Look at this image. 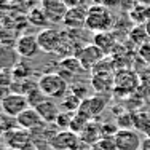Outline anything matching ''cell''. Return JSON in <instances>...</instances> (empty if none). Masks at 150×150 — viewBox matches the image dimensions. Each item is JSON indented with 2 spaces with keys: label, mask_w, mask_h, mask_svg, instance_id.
Wrapping results in <instances>:
<instances>
[{
  "label": "cell",
  "mask_w": 150,
  "mask_h": 150,
  "mask_svg": "<svg viewBox=\"0 0 150 150\" xmlns=\"http://www.w3.org/2000/svg\"><path fill=\"white\" fill-rule=\"evenodd\" d=\"M115 142L118 150H141L142 137L134 129L120 128L115 133Z\"/></svg>",
  "instance_id": "52a82bcc"
},
{
  "label": "cell",
  "mask_w": 150,
  "mask_h": 150,
  "mask_svg": "<svg viewBox=\"0 0 150 150\" xmlns=\"http://www.w3.org/2000/svg\"><path fill=\"white\" fill-rule=\"evenodd\" d=\"M113 27H115V18L109 6L98 5V3H93L88 6V18L85 29L98 34V32L113 30Z\"/></svg>",
  "instance_id": "6da1fadb"
},
{
  "label": "cell",
  "mask_w": 150,
  "mask_h": 150,
  "mask_svg": "<svg viewBox=\"0 0 150 150\" xmlns=\"http://www.w3.org/2000/svg\"><path fill=\"white\" fill-rule=\"evenodd\" d=\"M29 21H30V24L38 26V27H46L50 24L48 16L45 15V11L42 8H32L29 11Z\"/></svg>",
  "instance_id": "ac0fdd59"
},
{
  "label": "cell",
  "mask_w": 150,
  "mask_h": 150,
  "mask_svg": "<svg viewBox=\"0 0 150 150\" xmlns=\"http://www.w3.org/2000/svg\"><path fill=\"white\" fill-rule=\"evenodd\" d=\"M50 147L53 150H85L88 149V145H85L81 142L80 136L74 133L72 129H62L59 133H56L50 139Z\"/></svg>",
  "instance_id": "3957f363"
},
{
  "label": "cell",
  "mask_w": 150,
  "mask_h": 150,
  "mask_svg": "<svg viewBox=\"0 0 150 150\" xmlns=\"http://www.w3.org/2000/svg\"><path fill=\"white\" fill-rule=\"evenodd\" d=\"M105 109V101L101 99L99 96H94V98H86L81 101V105L78 109V112L83 113L86 118H96L98 115H101L102 110Z\"/></svg>",
  "instance_id": "4fadbf2b"
},
{
  "label": "cell",
  "mask_w": 150,
  "mask_h": 150,
  "mask_svg": "<svg viewBox=\"0 0 150 150\" xmlns=\"http://www.w3.org/2000/svg\"><path fill=\"white\" fill-rule=\"evenodd\" d=\"M94 45H98L102 51L110 53L117 48V34L113 30H107V32H98L94 34Z\"/></svg>",
  "instance_id": "e0dca14e"
},
{
  "label": "cell",
  "mask_w": 150,
  "mask_h": 150,
  "mask_svg": "<svg viewBox=\"0 0 150 150\" xmlns=\"http://www.w3.org/2000/svg\"><path fill=\"white\" fill-rule=\"evenodd\" d=\"M37 112L40 113V117L43 118L45 123H56V120H58L61 110H59V105L56 104V102H53L50 98H46L42 104H38L37 107Z\"/></svg>",
  "instance_id": "9a60e30c"
},
{
  "label": "cell",
  "mask_w": 150,
  "mask_h": 150,
  "mask_svg": "<svg viewBox=\"0 0 150 150\" xmlns=\"http://www.w3.org/2000/svg\"><path fill=\"white\" fill-rule=\"evenodd\" d=\"M37 40L40 45V51L43 53H58L62 43V32L53 27H45L37 34Z\"/></svg>",
  "instance_id": "5b68a950"
},
{
  "label": "cell",
  "mask_w": 150,
  "mask_h": 150,
  "mask_svg": "<svg viewBox=\"0 0 150 150\" xmlns=\"http://www.w3.org/2000/svg\"><path fill=\"white\" fill-rule=\"evenodd\" d=\"M141 150H150V136H145V137L142 139Z\"/></svg>",
  "instance_id": "d4e9b609"
},
{
  "label": "cell",
  "mask_w": 150,
  "mask_h": 150,
  "mask_svg": "<svg viewBox=\"0 0 150 150\" xmlns=\"http://www.w3.org/2000/svg\"><path fill=\"white\" fill-rule=\"evenodd\" d=\"M40 8L48 16L50 23L59 24L64 21V16H66L69 6H67L66 0H40Z\"/></svg>",
  "instance_id": "9c48e42d"
},
{
  "label": "cell",
  "mask_w": 150,
  "mask_h": 150,
  "mask_svg": "<svg viewBox=\"0 0 150 150\" xmlns=\"http://www.w3.org/2000/svg\"><path fill=\"white\" fill-rule=\"evenodd\" d=\"M40 91L50 99H62L67 94L69 85L61 74H43L37 80Z\"/></svg>",
  "instance_id": "7a4b0ae2"
},
{
  "label": "cell",
  "mask_w": 150,
  "mask_h": 150,
  "mask_svg": "<svg viewBox=\"0 0 150 150\" xmlns=\"http://www.w3.org/2000/svg\"><path fill=\"white\" fill-rule=\"evenodd\" d=\"M16 123H18V126L24 128L27 131H34V129H38L40 126H43L45 121L40 117V113L37 112L35 107H29V109H26L23 113H19L16 117Z\"/></svg>",
  "instance_id": "8fae6325"
},
{
  "label": "cell",
  "mask_w": 150,
  "mask_h": 150,
  "mask_svg": "<svg viewBox=\"0 0 150 150\" xmlns=\"http://www.w3.org/2000/svg\"><path fill=\"white\" fill-rule=\"evenodd\" d=\"M85 150H93V149H91V147H88V149H85Z\"/></svg>",
  "instance_id": "83f0119b"
},
{
  "label": "cell",
  "mask_w": 150,
  "mask_h": 150,
  "mask_svg": "<svg viewBox=\"0 0 150 150\" xmlns=\"http://www.w3.org/2000/svg\"><path fill=\"white\" fill-rule=\"evenodd\" d=\"M66 3H67V6H83V5H86V0H66Z\"/></svg>",
  "instance_id": "cb8c5ba5"
},
{
  "label": "cell",
  "mask_w": 150,
  "mask_h": 150,
  "mask_svg": "<svg viewBox=\"0 0 150 150\" xmlns=\"http://www.w3.org/2000/svg\"><path fill=\"white\" fill-rule=\"evenodd\" d=\"M16 118H13V117L6 115V113H0V134H5L6 131L13 129V128L16 126Z\"/></svg>",
  "instance_id": "44dd1931"
},
{
  "label": "cell",
  "mask_w": 150,
  "mask_h": 150,
  "mask_svg": "<svg viewBox=\"0 0 150 150\" xmlns=\"http://www.w3.org/2000/svg\"><path fill=\"white\" fill-rule=\"evenodd\" d=\"M78 136H80L81 142H83L85 145L91 147V145H94L101 137H104V133H102V126H101V125H98V123H94V121L90 120L86 123V126L81 129V133Z\"/></svg>",
  "instance_id": "5bb4252c"
},
{
  "label": "cell",
  "mask_w": 150,
  "mask_h": 150,
  "mask_svg": "<svg viewBox=\"0 0 150 150\" xmlns=\"http://www.w3.org/2000/svg\"><path fill=\"white\" fill-rule=\"evenodd\" d=\"M129 38H131L133 42H136L137 45L145 43V42H147V38H149L147 32H145V27H144V26H139V24H136L133 29L129 30Z\"/></svg>",
  "instance_id": "ffe728a7"
},
{
  "label": "cell",
  "mask_w": 150,
  "mask_h": 150,
  "mask_svg": "<svg viewBox=\"0 0 150 150\" xmlns=\"http://www.w3.org/2000/svg\"><path fill=\"white\" fill-rule=\"evenodd\" d=\"M139 5H150V0H137Z\"/></svg>",
  "instance_id": "4316f807"
},
{
  "label": "cell",
  "mask_w": 150,
  "mask_h": 150,
  "mask_svg": "<svg viewBox=\"0 0 150 150\" xmlns=\"http://www.w3.org/2000/svg\"><path fill=\"white\" fill-rule=\"evenodd\" d=\"M0 107H2L3 113L16 118L19 113H23L26 109H29L30 104H29V101H27V96L11 91L3 101H0Z\"/></svg>",
  "instance_id": "8992f818"
},
{
  "label": "cell",
  "mask_w": 150,
  "mask_h": 150,
  "mask_svg": "<svg viewBox=\"0 0 150 150\" xmlns=\"http://www.w3.org/2000/svg\"><path fill=\"white\" fill-rule=\"evenodd\" d=\"M115 85V78L110 72H105V70H98L91 78V86L94 88L96 91L104 93V91H110Z\"/></svg>",
  "instance_id": "2e32d148"
},
{
  "label": "cell",
  "mask_w": 150,
  "mask_h": 150,
  "mask_svg": "<svg viewBox=\"0 0 150 150\" xmlns=\"http://www.w3.org/2000/svg\"><path fill=\"white\" fill-rule=\"evenodd\" d=\"M74 56L80 61L83 70H90V69H94V67L105 58V53L102 51L98 45L88 43L85 46H80V48L75 51Z\"/></svg>",
  "instance_id": "277c9868"
},
{
  "label": "cell",
  "mask_w": 150,
  "mask_h": 150,
  "mask_svg": "<svg viewBox=\"0 0 150 150\" xmlns=\"http://www.w3.org/2000/svg\"><path fill=\"white\" fill-rule=\"evenodd\" d=\"M3 141L11 150H24L30 144V133L21 126H15L3 134Z\"/></svg>",
  "instance_id": "30bf717a"
},
{
  "label": "cell",
  "mask_w": 150,
  "mask_h": 150,
  "mask_svg": "<svg viewBox=\"0 0 150 150\" xmlns=\"http://www.w3.org/2000/svg\"><path fill=\"white\" fill-rule=\"evenodd\" d=\"M93 150H118L115 142V136H104L94 145H91Z\"/></svg>",
  "instance_id": "d6986e66"
},
{
  "label": "cell",
  "mask_w": 150,
  "mask_h": 150,
  "mask_svg": "<svg viewBox=\"0 0 150 150\" xmlns=\"http://www.w3.org/2000/svg\"><path fill=\"white\" fill-rule=\"evenodd\" d=\"M137 5H139L137 0H118V6H120L121 10H123L125 13L133 11V10H134Z\"/></svg>",
  "instance_id": "7402d4cb"
},
{
  "label": "cell",
  "mask_w": 150,
  "mask_h": 150,
  "mask_svg": "<svg viewBox=\"0 0 150 150\" xmlns=\"http://www.w3.org/2000/svg\"><path fill=\"white\" fill-rule=\"evenodd\" d=\"M93 3L105 5V6H109V8H112V6H118V0H93Z\"/></svg>",
  "instance_id": "603a6c76"
},
{
  "label": "cell",
  "mask_w": 150,
  "mask_h": 150,
  "mask_svg": "<svg viewBox=\"0 0 150 150\" xmlns=\"http://www.w3.org/2000/svg\"><path fill=\"white\" fill-rule=\"evenodd\" d=\"M144 27H145V32H147V35H149V38H150V19L144 24Z\"/></svg>",
  "instance_id": "484cf974"
},
{
  "label": "cell",
  "mask_w": 150,
  "mask_h": 150,
  "mask_svg": "<svg viewBox=\"0 0 150 150\" xmlns=\"http://www.w3.org/2000/svg\"><path fill=\"white\" fill-rule=\"evenodd\" d=\"M15 50L21 58H34L40 51L37 35H23V37H19L16 40Z\"/></svg>",
  "instance_id": "7c38bea8"
},
{
  "label": "cell",
  "mask_w": 150,
  "mask_h": 150,
  "mask_svg": "<svg viewBox=\"0 0 150 150\" xmlns=\"http://www.w3.org/2000/svg\"><path fill=\"white\" fill-rule=\"evenodd\" d=\"M86 18H88V6H70L64 16L62 24L69 30H80L86 27Z\"/></svg>",
  "instance_id": "ba28073f"
}]
</instances>
